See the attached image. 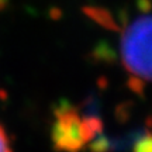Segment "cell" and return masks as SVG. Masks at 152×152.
<instances>
[{
  "label": "cell",
  "instance_id": "cell-8",
  "mask_svg": "<svg viewBox=\"0 0 152 152\" xmlns=\"http://www.w3.org/2000/svg\"><path fill=\"white\" fill-rule=\"evenodd\" d=\"M7 3H9V0H0V11H3L7 7Z\"/></svg>",
  "mask_w": 152,
  "mask_h": 152
},
{
  "label": "cell",
  "instance_id": "cell-2",
  "mask_svg": "<svg viewBox=\"0 0 152 152\" xmlns=\"http://www.w3.org/2000/svg\"><path fill=\"white\" fill-rule=\"evenodd\" d=\"M102 130V123L96 117L80 118L71 109H62L56 113L52 127V142L56 149L64 152H79Z\"/></svg>",
  "mask_w": 152,
  "mask_h": 152
},
{
  "label": "cell",
  "instance_id": "cell-1",
  "mask_svg": "<svg viewBox=\"0 0 152 152\" xmlns=\"http://www.w3.org/2000/svg\"><path fill=\"white\" fill-rule=\"evenodd\" d=\"M124 68L144 82L151 79V17L145 14L124 31L121 38Z\"/></svg>",
  "mask_w": 152,
  "mask_h": 152
},
{
  "label": "cell",
  "instance_id": "cell-4",
  "mask_svg": "<svg viewBox=\"0 0 152 152\" xmlns=\"http://www.w3.org/2000/svg\"><path fill=\"white\" fill-rule=\"evenodd\" d=\"M94 56H96L97 59L111 61L115 58V54H114V51L111 49V47L109 45V42L102 41V42H99L97 45H96V48H94Z\"/></svg>",
  "mask_w": 152,
  "mask_h": 152
},
{
  "label": "cell",
  "instance_id": "cell-5",
  "mask_svg": "<svg viewBox=\"0 0 152 152\" xmlns=\"http://www.w3.org/2000/svg\"><path fill=\"white\" fill-rule=\"evenodd\" d=\"M134 152H151V135H149V132H145L135 142Z\"/></svg>",
  "mask_w": 152,
  "mask_h": 152
},
{
  "label": "cell",
  "instance_id": "cell-7",
  "mask_svg": "<svg viewBox=\"0 0 152 152\" xmlns=\"http://www.w3.org/2000/svg\"><path fill=\"white\" fill-rule=\"evenodd\" d=\"M137 6H138V9L141 11H144L145 14H148L149 10H151V0H138V1H137Z\"/></svg>",
  "mask_w": 152,
  "mask_h": 152
},
{
  "label": "cell",
  "instance_id": "cell-6",
  "mask_svg": "<svg viewBox=\"0 0 152 152\" xmlns=\"http://www.w3.org/2000/svg\"><path fill=\"white\" fill-rule=\"evenodd\" d=\"M0 152H11L10 144H9V138H7L6 131L1 125H0Z\"/></svg>",
  "mask_w": 152,
  "mask_h": 152
},
{
  "label": "cell",
  "instance_id": "cell-3",
  "mask_svg": "<svg viewBox=\"0 0 152 152\" xmlns=\"http://www.w3.org/2000/svg\"><path fill=\"white\" fill-rule=\"evenodd\" d=\"M82 11L86 14L90 20H93L94 23H97L100 27L106 28L109 31H114V33H120L121 27L118 26V23L115 21L114 16L111 14V11L100 7V6H85Z\"/></svg>",
  "mask_w": 152,
  "mask_h": 152
}]
</instances>
